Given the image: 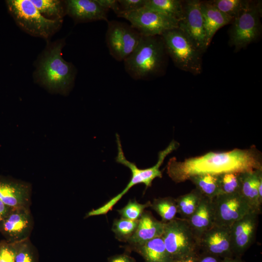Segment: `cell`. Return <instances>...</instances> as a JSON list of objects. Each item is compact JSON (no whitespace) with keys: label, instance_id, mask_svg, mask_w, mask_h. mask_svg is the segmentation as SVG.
I'll use <instances>...</instances> for the list:
<instances>
[{"label":"cell","instance_id":"obj_16","mask_svg":"<svg viewBox=\"0 0 262 262\" xmlns=\"http://www.w3.org/2000/svg\"><path fill=\"white\" fill-rule=\"evenodd\" d=\"M31 186L24 181L0 177V200L13 208L29 207Z\"/></svg>","mask_w":262,"mask_h":262},{"label":"cell","instance_id":"obj_5","mask_svg":"<svg viewBox=\"0 0 262 262\" xmlns=\"http://www.w3.org/2000/svg\"><path fill=\"white\" fill-rule=\"evenodd\" d=\"M5 3L17 25L32 36L48 39L62 25L63 20L46 18L30 0H7Z\"/></svg>","mask_w":262,"mask_h":262},{"label":"cell","instance_id":"obj_29","mask_svg":"<svg viewBox=\"0 0 262 262\" xmlns=\"http://www.w3.org/2000/svg\"><path fill=\"white\" fill-rule=\"evenodd\" d=\"M240 173L228 172L218 175L220 195L240 193Z\"/></svg>","mask_w":262,"mask_h":262},{"label":"cell","instance_id":"obj_12","mask_svg":"<svg viewBox=\"0 0 262 262\" xmlns=\"http://www.w3.org/2000/svg\"><path fill=\"white\" fill-rule=\"evenodd\" d=\"M184 15L179 23V28L202 52L207 47L206 35L201 10V1L189 0L183 2Z\"/></svg>","mask_w":262,"mask_h":262},{"label":"cell","instance_id":"obj_33","mask_svg":"<svg viewBox=\"0 0 262 262\" xmlns=\"http://www.w3.org/2000/svg\"><path fill=\"white\" fill-rule=\"evenodd\" d=\"M16 253L15 242H0V262H15Z\"/></svg>","mask_w":262,"mask_h":262},{"label":"cell","instance_id":"obj_31","mask_svg":"<svg viewBox=\"0 0 262 262\" xmlns=\"http://www.w3.org/2000/svg\"><path fill=\"white\" fill-rule=\"evenodd\" d=\"M150 201L141 204L135 199L130 200L125 206L118 210L117 212L122 218L133 221L138 220L145 209L150 207Z\"/></svg>","mask_w":262,"mask_h":262},{"label":"cell","instance_id":"obj_37","mask_svg":"<svg viewBox=\"0 0 262 262\" xmlns=\"http://www.w3.org/2000/svg\"><path fill=\"white\" fill-rule=\"evenodd\" d=\"M108 262H135V261L129 255L122 254L110 257Z\"/></svg>","mask_w":262,"mask_h":262},{"label":"cell","instance_id":"obj_24","mask_svg":"<svg viewBox=\"0 0 262 262\" xmlns=\"http://www.w3.org/2000/svg\"><path fill=\"white\" fill-rule=\"evenodd\" d=\"M200 193L211 199L220 195L218 175L205 174L195 175L189 179Z\"/></svg>","mask_w":262,"mask_h":262},{"label":"cell","instance_id":"obj_39","mask_svg":"<svg viewBox=\"0 0 262 262\" xmlns=\"http://www.w3.org/2000/svg\"><path fill=\"white\" fill-rule=\"evenodd\" d=\"M197 254H193L173 261L172 262H197Z\"/></svg>","mask_w":262,"mask_h":262},{"label":"cell","instance_id":"obj_28","mask_svg":"<svg viewBox=\"0 0 262 262\" xmlns=\"http://www.w3.org/2000/svg\"><path fill=\"white\" fill-rule=\"evenodd\" d=\"M138 220H131L121 217L114 220L112 230L119 241L127 243L137 227Z\"/></svg>","mask_w":262,"mask_h":262},{"label":"cell","instance_id":"obj_4","mask_svg":"<svg viewBox=\"0 0 262 262\" xmlns=\"http://www.w3.org/2000/svg\"><path fill=\"white\" fill-rule=\"evenodd\" d=\"M117 146V155L115 158L117 163L128 167L131 171V179L126 187L118 195L109 200L101 207L93 209L89 212L91 216L104 215L112 210L114 206L134 185L143 183L145 185L146 189L150 187L153 180L156 178H162V173L160 170V166L163 163L166 157L179 147V144L173 140L168 146L164 150L160 151L158 155V161L152 167L140 169L132 162L127 160L124 154L120 137L116 134Z\"/></svg>","mask_w":262,"mask_h":262},{"label":"cell","instance_id":"obj_13","mask_svg":"<svg viewBox=\"0 0 262 262\" xmlns=\"http://www.w3.org/2000/svg\"><path fill=\"white\" fill-rule=\"evenodd\" d=\"M260 214L252 211L234 222L229 228L231 251L233 257H240L253 244Z\"/></svg>","mask_w":262,"mask_h":262},{"label":"cell","instance_id":"obj_7","mask_svg":"<svg viewBox=\"0 0 262 262\" xmlns=\"http://www.w3.org/2000/svg\"><path fill=\"white\" fill-rule=\"evenodd\" d=\"M162 237L173 261L200 251L199 237L186 219L176 217L164 223Z\"/></svg>","mask_w":262,"mask_h":262},{"label":"cell","instance_id":"obj_23","mask_svg":"<svg viewBox=\"0 0 262 262\" xmlns=\"http://www.w3.org/2000/svg\"><path fill=\"white\" fill-rule=\"evenodd\" d=\"M144 7L177 20L184 15L183 2L179 0H146Z\"/></svg>","mask_w":262,"mask_h":262},{"label":"cell","instance_id":"obj_19","mask_svg":"<svg viewBox=\"0 0 262 262\" xmlns=\"http://www.w3.org/2000/svg\"><path fill=\"white\" fill-rule=\"evenodd\" d=\"M187 220L199 237L213 227L214 225V213L213 199L203 195L196 211Z\"/></svg>","mask_w":262,"mask_h":262},{"label":"cell","instance_id":"obj_14","mask_svg":"<svg viewBox=\"0 0 262 262\" xmlns=\"http://www.w3.org/2000/svg\"><path fill=\"white\" fill-rule=\"evenodd\" d=\"M33 226L29 207L14 208L0 222V232L9 242L29 238Z\"/></svg>","mask_w":262,"mask_h":262},{"label":"cell","instance_id":"obj_2","mask_svg":"<svg viewBox=\"0 0 262 262\" xmlns=\"http://www.w3.org/2000/svg\"><path fill=\"white\" fill-rule=\"evenodd\" d=\"M168 56L161 36H141L138 45L124 61L125 71L136 80L162 74Z\"/></svg>","mask_w":262,"mask_h":262},{"label":"cell","instance_id":"obj_27","mask_svg":"<svg viewBox=\"0 0 262 262\" xmlns=\"http://www.w3.org/2000/svg\"><path fill=\"white\" fill-rule=\"evenodd\" d=\"M150 207L160 216L164 223L173 220L178 213L176 200L172 197L155 198L151 202Z\"/></svg>","mask_w":262,"mask_h":262},{"label":"cell","instance_id":"obj_25","mask_svg":"<svg viewBox=\"0 0 262 262\" xmlns=\"http://www.w3.org/2000/svg\"><path fill=\"white\" fill-rule=\"evenodd\" d=\"M38 11L46 18L63 20L66 13L65 1L58 0H30Z\"/></svg>","mask_w":262,"mask_h":262},{"label":"cell","instance_id":"obj_1","mask_svg":"<svg viewBox=\"0 0 262 262\" xmlns=\"http://www.w3.org/2000/svg\"><path fill=\"white\" fill-rule=\"evenodd\" d=\"M166 169L169 177L176 183L184 182L200 174L251 172L262 169V153L253 146L247 149L210 151L183 161L173 157L169 159Z\"/></svg>","mask_w":262,"mask_h":262},{"label":"cell","instance_id":"obj_21","mask_svg":"<svg viewBox=\"0 0 262 262\" xmlns=\"http://www.w3.org/2000/svg\"><path fill=\"white\" fill-rule=\"evenodd\" d=\"M262 169L240 173V194L245 198L253 211L260 214L262 203L260 201L258 186Z\"/></svg>","mask_w":262,"mask_h":262},{"label":"cell","instance_id":"obj_26","mask_svg":"<svg viewBox=\"0 0 262 262\" xmlns=\"http://www.w3.org/2000/svg\"><path fill=\"white\" fill-rule=\"evenodd\" d=\"M202 195L196 188L175 198L178 213L180 218L188 219L197 208Z\"/></svg>","mask_w":262,"mask_h":262},{"label":"cell","instance_id":"obj_20","mask_svg":"<svg viewBox=\"0 0 262 262\" xmlns=\"http://www.w3.org/2000/svg\"><path fill=\"white\" fill-rule=\"evenodd\" d=\"M201 10L208 48L216 32L223 26L232 23L233 18L219 11L209 1H201Z\"/></svg>","mask_w":262,"mask_h":262},{"label":"cell","instance_id":"obj_22","mask_svg":"<svg viewBox=\"0 0 262 262\" xmlns=\"http://www.w3.org/2000/svg\"><path fill=\"white\" fill-rule=\"evenodd\" d=\"M139 254L145 262H172L163 239L159 237L130 248Z\"/></svg>","mask_w":262,"mask_h":262},{"label":"cell","instance_id":"obj_17","mask_svg":"<svg viewBox=\"0 0 262 262\" xmlns=\"http://www.w3.org/2000/svg\"><path fill=\"white\" fill-rule=\"evenodd\" d=\"M65 2L66 14L76 23L108 21L109 10L103 8L96 0H68Z\"/></svg>","mask_w":262,"mask_h":262},{"label":"cell","instance_id":"obj_10","mask_svg":"<svg viewBox=\"0 0 262 262\" xmlns=\"http://www.w3.org/2000/svg\"><path fill=\"white\" fill-rule=\"evenodd\" d=\"M118 17L128 20L142 35L161 36L165 32L179 27V22L145 7L128 13H120Z\"/></svg>","mask_w":262,"mask_h":262},{"label":"cell","instance_id":"obj_11","mask_svg":"<svg viewBox=\"0 0 262 262\" xmlns=\"http://www.w3.org/2000/svg\"><path fill=\"white\" fill-rule=\"evenodd\" d=\"M213 202L214 225L218 226L229 228L234 222L253 211L239 193L219 195L213 199Z\"/></svg>","mask_w":262,"mask_h":262},{"label":"cell","instance_id":"obj_9","mask_svg":"<svg viewBox=\"0 0 262 262\" xmlns=\"http://www.w3.org/2000/svg\"><path fill=\"white\" fill-rule=\"evenodd\" d=\"M106 42L110 55L116 61H123L135 49L141 34L131 24L108 21Z\"/></svg>","mask_w":262,"mask_h":262},{"label":"cell","instance_id":"obj_18","mask_svg":"<svg viewBox=\"0 0 262 262\" xmlns=\"http://www.w3.org/2000/svg\"><path fill=\"white\" fill-rule=\"evenodd\" d=\"M164 226V223L156 219L149 211L145 210L138 220L135 231L127 242L129 248L161 237Z\"/></svg>","mask_w":262,"mask_h":262},{"label":"cell","instance_id":"obj_30","mask_svg":"<svg viewBox=\"0 0 262 262\" xmlns=\"http://www.w3.org/2000/svg\"><path fill=\"white\" fill-rule=\"evenodd\" d=\"M15 262H37L35 247L29 238L15 242Z\"/></svg>","mask_w":262,"mask_h":262},{"label":"cell","instance_id":"obj_3","mask_svg":"<svg viewBox=\"0 0 262 262\" xmlns=\"http://www.w3.org/2000/svg\"><path fill=\"white\" fill-rule=\"evenodd\" d=\"M64 41L48 45L37 66V80L49 90L65 94L71 88L76 75L74 65L62 57Z\"/></svg>","mask_w":262,"mask_h":262},{"label":"cell","instance_id":"obj_34","mask_svg":"<svg viewBox=\"0 0 262 262\" xmlns=\"http://www.w3.org/2000/svg\"><path fill=\"white\" fill-rule=\"evenodd\" d=\"M117 1L120 6V13H128L143 8L146 0H117Z\"/></svg>","mask_w":262,"mask_h":262},{"label":"cell","instance_id":"obj_38","mask_svg":"<svg viewBox=\"0 0 262 262\" xmlns=\"http://www.w3.org/2000/svg\"><path fill=\"white\" fill-rule=\"evenodd\" d=\"M13 209V208L6 205L0 200V222Z\"/></svg>","mask_w":262,"mask_h":262},{"label":"cell","instance_id":"obj_15","mask_svg":"<svg viewBox=\"0 0 262 262\" xmlns=\"http://www.w3.org/2000/svg\"><path fill=\"white\" fill-rule=\"evenodd\" d=\"M200 251L222 259L233 257L230 243L229 228L214 225L199 237Z\"/></svg>","mask_w":262,"mask_h":262},{"label":"cell","instance_id":"obj_35","mask_svg":"<svg viewBox=\"0 0 262 262\" xmlns=\"http://www.w3.org/2000/svg\"><path fill=\"white\" fill-rule=\"evenodd\" d=\"M103 8L113 10L117 15L120 12L119 4L117 0H96Z\"/></svg>","mask_w":262,"mask_h":262},{"label":"cell","instance_id":"obj_32","mask_svg":"<svg viewBox=\"0 0 262 262\" xmlns=\"http://www.w3.org/2000/svg\"><path fill=\"white\" fill-rule=\"evenodd\" d=\"M246 0H214L209 2L219 11L233 19L244 7Z\"/></svg>","mask_w":262,"mask_h":262},{"label":"cell","instance_id":"obj_40","mask_svg":"<svg viewBox=\"0 0 262 262\" xmlns=\"http://www.w3.org/2000/svg\"><path fill=\"white\" fill-rule=\"evenodd\" d=\"M221 262H245L241 258L238 257H229L223 258Z\"/></svg>","mask_w":262,"mask_h":262},{"label":"cell","instance_id":"obj_8","mask_svg":"<svg viewBox=\"0 0 262 262\" xmlns=\"http://www.w3.org/2000/svg\"><path fill=\"white\" fill-rule=\"evenodd\" d=\"M261 2L246 0L233 19L229 32V45L237 52L255 41L261 33Z\"/></svg>","mask_w":262,"mask_h":262},{"label":"cell","instance_id":"obj_36","mask_svg":"<svg viewBox=\"0 0 262 262\" xmlns=\"http://www.w3.org/2000/svg\"><path fill=\"white\" fill-rule=\"evenodd\" d=\"M222 258L218 256L199 251L197 254V262H221Z\"/></svg>","mask_w":262,"mask_h":262},{"label":"cell","instance_id":"obj_6","mask_svg":"<svg viewBox=\"0 0 262 262\" xmlns=\"http://www.w3.org/2000/svg\"><path fill=\"white\" fill-rule=\"evenodd\" d=\"M162 37L167 55L179 69L194 75L202 72V52L179 27L164 33Z\"/></svg>","mask_w":262,"mask_h":262}]
</instances>
